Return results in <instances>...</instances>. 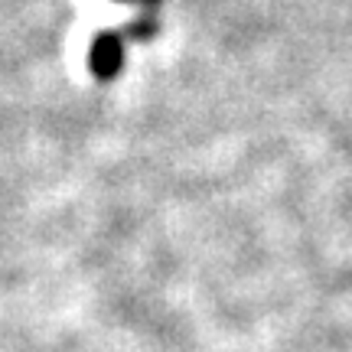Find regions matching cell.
I'll use <instances>...</instances> for the list:
<instances>
[{
  "label": "cell",
  "instance_id": "1",
  "mask_svg": "<svg viewBox=\"0 0 352 352\" xmlns=\"http://www.w3.org/2000/svg\"><path fill=\"white\" fill-rule=\"evenodd\" d=\"M88 65L101 82L118 76L124 69V43H121V36L118 33H98L95 43H91V52H88Z\"/></svg>",
  "mask_w": 352,
  "mask_h": 352
},
{
  "label": "cell",
  "instance_id": "2",
  "mask_svg": "<svg viewBox=\"0 0 352 352\" xmlns=\"http://www.w3.org/2000/svg\"><path fill=\"white\" fill-rule=\"evenodd\" d=\"M121 3H157V0H121Z\"/></svg>",
  "mask_w": 352,
  "mask_h": 352
}]
</instances>
